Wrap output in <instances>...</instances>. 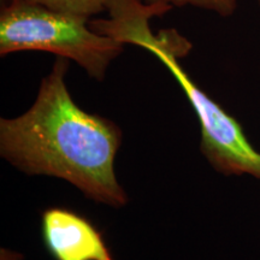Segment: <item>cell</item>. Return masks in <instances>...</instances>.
Instances as JSON below:
<instances>
[{"label":"cell","instance_id":"obj_2","mask_svg":"<svg viewBox=\"0 0 260 260\" xmlns=\"http://www.w3.org/2000/svg\"><path fill=\"white\" fill-rule=\"evenodd\" d=\"M171 9L142 0H111L107 5L109 18L94 19L89 25L99 34L144 48L167 67L197 113L200 151L214 170L224 176L249 175L260 180V152L248 141L241 124L203 92L178 61L189 53V41L175 30H162L158 35L152 31L151 18Z\"/></svg>","mask_w":260,"mask_h":260},{"label":"cell","instance_id":"obj_5","mask_svg":"<svg viewBox=\"0 0 260 260\" xmlns=\"http://www.w3.org/2000/svg\"><path fill=\"white\" fill-rule=\"evenodd\" d=\"M29 2L65 14L90 18L92 16L102 14L107 10V5L111 0H29Z\"/></svg>","mask_w":260,"mask_h":260},{"label":"cell","instance_id":"obj_3","mask_svg":"<svg viewBox=\"0 0 260 260\" xmlns=\"http://www.w3.org/2000/svg\"><path fill=\"white\" fill-rule=\"evenodd\" d=\"M90 18L56 11L29 0H3L0 54L50 52L76 61L90 77L103 81L124 44L93 30Z\"/></svg>","mask_w":260,"mask_h":260},{"label":"cell","instance_id":"obj_7","mask_svg":"<svg viewBox=\"0 0 260 260\" xmlns=\"http://www.w3.org/2000/svg\"><path fill=\"white\" fill-rule=\"evenodd\" d=\"M0 260H24L23 254L8 248L0 249Z\"/></svg>","mask_w":260,"mask_h":260},{"label":"cell","instance_id":"obj_6","mask_svg":"<svg viewBox=\"0 0 260 260\" xmlns=\"http://www.w3.org/2000/svg\"><path fill=\"white\" fill-rule=\"evenodd\" d=\"M145 4H161L174 8V6H194L216 12L222 17L232 16L237 8V0H142Z\"/></svg>","mask_w":260,"mask_h":260},{"label":"cell","instance_id":"obj_4","mask_svg":"<svg viewBox=\"0 0 260 260\" xmlns=\"http://www.w3.org/2000/svg\"><path fill=\"white\" fill-rule=\"evenodd\" d=\"M42 241L54 260H115L103 234L76 212L52 207L41 216Z\"/></svg>","mask_w":260,"mask_h":260},{"label":"cell","instance_id":"obj_1","mask_svg":"<svg viewBox=\"0 0 260 260\" xmlns=\"http://www.w3.org/2000/svg\"><path fill=\"white\" fill-rule=\"evenodd\" d=\"M68 69L69 59L57 57L30 109L0 119V154L29 176L61 178L90 200L123 207L129 199L115 172L122 130L76 105L65 83Z\"/></svg>","mask_w":260,"mask_h":260},{"label":"cell","instance_id":"obj_8","mask_svg":"<svg viewBox=\"0 0 260 260\" xmlns=\"http://www.w3.org/2000/svg\"><path fill=\"white\" fill-rule=\"evenodd\" d=\"M259 4H260V0H259Z\"/></svg>","mask_w":260,"mask_h":260}]
</instances>
